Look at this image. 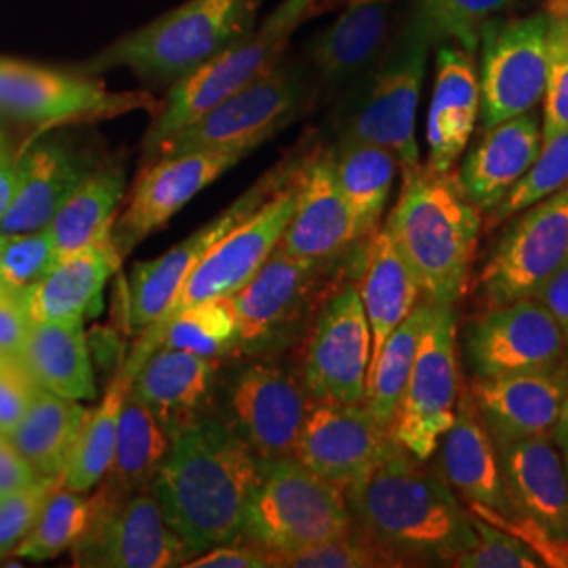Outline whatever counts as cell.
Listing matches in <instances>:
<instances>
[{
    "instance_id": "cell-1",
    "label": "cell",
    "mask_w": 568,
    "mask_h": 568,
    "mask_svg": "<svg viewBox=\"0 0 568 568\" xmlns=\"http://www.w3.org/2000/svg\"><path fill=\"white\" fill-rule=\"evenodd\" d=\"M264 469L241 432L194 417L171 434L169 455L150 487L166 525L199 556L243 537Z\"/></svg>"
},
{
    "instance_id": "cell-2",
    "label": "cell",
    "mask_w": 568,
    "mask_h": 568,
    "mask_svg": "<svg viewBox=\"0 0 568 568\" xmlns=\"http://www.w3.org/2000/svg\"><path fill=\"white\" fill-rule=\"evenodd\" d=\"M356 525L408 554L419 567L448 562L478 541L469 509L447 480L394 443L365 478L345 488Z\"/></svg>"
},
{
    "instance_id": "cell-3",
    "label": "cell",
    "mask_w": 568,
    "mask_h": 568,
    "mask_svg": "<svg viewBox=\"0 0 568 568\" xmlns=\"http://www.w3.org/2000/svg\"><path fill=\"white\" fill-rule=\"evenodd\" d=\"M384 227L422 284L424 300L436 305L462 300L483 217L450 171L422 164L403 171L400 196Z\"/></svg>"
},
{
    "instance_id": "cell-4",
    "label": "cell",
    "mask_w": 568,
    "mask_h": 568,
    "mask_svg": "<svg viewBox=\"0 0 568 568\" xmlns=\"http://www.w3.org/2000/svg\"><path fill=\"white\" fill-rule=\"evenodd\" d=\"M264 0H187L138 30L122 34L79 72L126 68L152 87H173L251 34Z\"/></svg>"
},
{
    "instance_id": "cell-5",
    "label": "cell",
    "mask_w": 568,
    "mask_h": 568,
    "mask_svg": "<svg viewBox=\"0 0 568 568\" xmlns=\"http://www.w3.org/2000/svg\"><path fill=\"white\" fill-rule=\"evenodd\" d=\"M434 42L426 23L410 13L377 63L352 82L339 138L384 145L398 159L400 171L422 164L415 122Z\"/></svg>"
},
{
    "instance_id": "cell-6",
    "label": "cell",
    "mask_w": 568,
    "mask_h": 568,
    "mask_svg": "<svg viewBox=\"0 0 568 568\" xmlns=\"http://www.w3.org/2000/svg\"><path fill=\"white\" fill-rule=\"evenodd\" d=\"M321 2L283 0L251 34L227 47L194 74L169 87L143 135L142 161L204 112L274 70L284 60L293 34L316 13Z\"/></svg>"
},
{
    "instance_id": "cell-7",
    "label": "cell",
    "mask_w": 568,
    "mask_h": 568,
    "mask_svg": "<svg viewBox=\"0 0 568 568\" xmlns=\"http://www.w3.org/2000/svg\"><path fill=\"white\" fill-rule=\"evenodd\" d=\"M302 171L283 185L272 199H267L246 222L234 227L225 239L215 244L206 253L203 262L192 270V274L185 278L173 304L166 310V314L156 325L150 326L140 335V342L135 345L133 354L122 366L121 373H124L131 382L143 365V361L159 347L161 333L164 326L171 323L173 316L206 300L236 295L244 284L257 274V270L264 265L265 260L281 243L284 230L291 222V215L297 204V194H300Z\"/></svg>"
},
{
    "instance_id": "cell-8",
    "label": "cell",
    "mask_w": 568,
    "mask_h": 568,
    "mask_svg": "<svg viewBox=\"0 0 568 568\" xmlns=\"http://www.w3.org/2000/svg\"><path fill=\"white\" fill-rule=\"evenodd\" d=\"M354 525L345 490L297 459L265 466L244 516L243 537L267 551L314 548Z\"/></svg>"
},
{
    "instance_id": "cell-9",
    "label": "cell",
    "mask_w": 568,
    "mask_h": 568,
    "mask_svg": "<svg viewBox=\"0 0 568 568\" xmlns=\"http://www.w3.org/2000/svg\"><path fill=\"white\" fill-rule=\"evenodd\" d=\"M312 102V82L302 65L283 60L262 79L225 98L201 119L161 143L143 164L164 156L217 150L241 143L264 145Z\"/></svg>"
},
{
    "instance_id": "cell-10",
    "label": "cell",
    "mask_w": 568,
    "mask_h": 568,
    "mask_svg": "<svg viewBox=\"0 0 568 568\" xmlns=\"http://www.w3.org/2000/svg\"><path fill=\"white\" fill-rule=\"evenodd\" d=\"M314 150H293L281 163L267 169L264 175L253 183L234 203L213 217L209 224L187 236L182 244H175L163 257L143 262L131 272L129 286V310L126 323L129 331L142 335L152 325H156L166 310L173 304L178 291L192 270L203 262L206 253L225 239L234 227L246 222L262 204L272 199L283 185L291 182L304 166Z\"/></svg>"
},
{
    "instance_id": "cell-11",
    "label": "cell",
    "mask_w": 568,
    "mask_h": 568,
    "mask_svg": "<svg viewBox=\"0 0 568 568\" xmlns=\"http://www.w3.org/2000/svg\"><path fill=\"white\" fill-rule=\"evenodd\" d=\"M142 108L154 114L159 102L145 91H108L103 81L84 72L0 58V114L11 119L55 126L114 119Z\"/></svg>"
},
{
    "instance_id": "cell-12",
    "label": "cell",
    "mask_w": 568,
    "mask_h": 568,
    "mask_svg": "<svg viewBox=\"0 0 568 568\" xmlns=\"http://www.w3.org/2000/svg\"><path fill=\"white\" fill-rule=\"evenodd\" d=\"M93 501L91 527L72 548L77 567L171 568L196 558V551L166 525L152 487L121 499L98 490Z\"/></svg>"
},
{
    "instance_id": "cell-13",
    "label": "cell",
    "mask_w": 568,
    "mask_h": 568,
    "mask_svg": "<svg viewBox=\"0 0 568 568\" xmlns=\"http://www.w3.org/2000/svg\"><path fill=\"white\" fill-rule=\"evenodd\" d=\"M548 11L493 20L480 32V112L485 129L530 112L544 100L549 63Z\"/></svg>"
},
{
    "instance_id": "cell-14",
    "label": "cell",
    "mask_w": 568,
    "mask_h": 568,
    "mask_svg": "<svg viewBox=\"0 0 568 568\" xmlns=\"http://www.w3.org/2000/svg\"><path fill=\"white\" fill-rule=\"evenodd\" d=\"M459 398L457 323L453 305H438L392 422V438L417 462L432 459L455 422Z\"/></svg>"
},
{
    "instance_id": "cell-15",
    "label": "cell",
    "mask_w": 568,
    "mask_h": 568,
    "mask_svg": "<svg viewBox=\"0 0 568 568\" xmlns=\"http://www.w3.org/2000/svg\"><path fill=\"white\" fill-rule=\"evenodd\" d=\"M514 217L478 276V293L488 305L535 297L567 262L568 183Z\"/></svg>"
},
{
    "instance_id": "cell-16",
    "label": "cell",
    "mask_w": 568,
    "mask_h": 568,
    "mask_svg": "<svg viewBox=\"0 0 568 568\" xmlns=\"http://www.w3.org/2000/svg\"><path fill=\"white\" fill-rule=\"evenodd\" d=\"M462 349L476 379L546 371L568 358V344L535 297L488 305L467 325Z\"/></svg>"
},
{
    "instance_id": "cell-17",
    "label": "cell",
    "mask_w": 568,
    "mask_h": 568,
    "mask_svg": "<svg viewBox=\"0 0 568 568\" xmlns=\"http://www.w3.org/2000/svg\"><path fill=\"white\" fill-rule=\"evenodd\" d=\"M257 148V143H241L164 156L143 164L121 222L112 225V239L122 257L143 239L169 224V220L180 213L199 192L217 182Z\"/></svg>"
},
{
    "instance_id": "cell-18",
    "label": "cell",
    "mask_w": 568,
    "mask_h": 568,
    "mask_svg": "<svg viewBox=\"0 0 568 568\" xmlns=\"http://www.w3.org/2000/svg\"><path fill=\"white\" fill-rule=\"evenodd\" d=\"M373 335L358 288L347 284L326 300L304 358V386L312 400L365 403Z\"/></svg>"
},
{
    "instance_id": "cell-19",
    "label": "cell",
    "mask_w": 568,
    "mask_h": 568,
    "mask_svg": "<svg viewBox=\"0 0 568 568\" xmlns=\"http://www.w3.org/2000/svg\"><path fill=\"white\" fill-rule=\"evenodd\" d=\"M394 447L392 429L361 405L312 400L295 445V459L337 487H352Z\"/></svg>"
},
{
    "instance_id": "cell-20",
    "label": "cell",
    "mask_w": 568,
    "mask_h": 568,
    "mask_svg": "<svg viewBox=\"0 0 568 568\" xmlns=\"http://www.w3.org/2000/svg\"><path fill=\"white\" fill-rule=\"evenodd\" d=\"M310 403L304 382L274 365L246 368L232 392V410L241 434L264 466L295 459Z\"/></svg>"
},
{
    "instance_id": "cell-21",
    "label": "cell",
    "mask_w": 568,
    "mask_h": 568,
    "mask_svg": "<svg viewBox=\"0 0 568 568\" xmlns=\"http://www.w3.org/2000/svg\"><path fill=\"white\" fill-rule=\"evenodd\" d=\"M568 392V358L546 371L471 379L469 396L495 447L551 434Z\"/></svg>"
},
{
    "instance_id": "cell-22",
    "label": "cell",
    "mask_w": 568,
    "mask_h": 568,
    "mask_svg": "<svg viewBox=\"0 0 568 568\" xmlns=\"http://www.w3.org/2000/svg\"><path fill=\"white\" fill-rule=\"evenodd\" d=\"M354 241L361 239L337 183L333 150H314L302 171L295 211L276 248L302 262L331 264Z\"/></svg>"
},
{
    "instance_id": "cell-23",
    "label": "cell",
    "mask_w": 568,
    "mask_h": 568,
    "mask_svg": "<svg viewBox=\"0 0 568 568\" xmlns=\"http://www.w3.org/2000/svg\"><path fill=\"white\" fill-rule=\"evenodd\" d=\"M326 265L302 262L274 248L257 274L232 295L239 316L236 344L260 347L302 323Z\"/></svg>"
},
{
    "instance_id": "cell-24",
    "label": "cell",
    "mask_w": 568,
    "mask_h": 568,
    "mask_svg": "<svg viewBox=\"0 0 568 568\" xmlns=\"http://www.w3.org/2000/svg\"><path fill=\"white\" fill-rule=\"evenodd\" d=\"M102 161L95 150H82L61 140H44L28 148L20 154L18 190L0 220V232L47 227Z\"/></svg>"
},
{
    "instance_id": "cell-25",
    "label": "cell",
    "mask_w": 568,
    "mask_h": 568,
    "mask_svg": "<svg viewBox=\"0 0 568 568\" xmlns=\"http://www.w3.org/2000/svg\"><path fill=\"white\" fill-rule=\"evenodd\" d=\"M480 79L474 55L457 44H443L427 110V169L448 173L466 152L480 116Z\"/></svg>"
},
{
    "instance_id": "cell-26",
    "label": "cell",
    "mask_w": 568,
    "mask_h": 568,
    "mask_svg": "<svg viewBox=\"0 0 568 568\" xmlns=\"http://www.w3.org/2000/svg\"><path fill=\"white\" fill-rule=\"evenodd\" d=\"M396 0H345L342 13L307 44L310 65L328 89L366 74L386 51Z\"/></svg>"
},
{
    "instance_id": "cell-27",
    "label": "cell",
    "mask_w": 568,
    "mask_h": 568,
    "mask_svg": "<svg viewBox=\"0 0 568 568\" xmlns=\"http://www.w3.org/2000/svg\"><path fill=\"white\" fill-rule=\"evenodd\" d=\"M544 143L541 121L530 112L488 126L459 169L457 183L478 211H493L525 178Z\"/></svg>"
},
{
    "instance_id": "cell-28",
    "label": "cell",
    "mask_w": 568,
    "mask_h": 568,
    "mask_svg": "<svg viewBox=\"0 0 568 568\" xmlns=\"http://www.w3.org/2000/svg\"><path fill=\"white\" fill-rule=\"evenodd\" d=\"M438 448V474L447 480L448 487L466 497L467 504L506 514L516 511L506 490L497 447L467 392L457 398L455 422Z\"/></svg>"
},
{
    "instance_id": "cell-29",
    "label": "cell",
    "mask_w": 568,
    "mask_h": 568,
    "mask_svg": "<svg viewBox=\"0 0 568 568\" xmlns=\"http://www.w3.org/2000/svg\"><path fill=\"white\" fill-rule=\"evenodd\" d=\"M516 511L568 537V471L551 434L497 447Z\"/></svg>"
},
{
    "instance_id": "cell-30",
    "label": "cell",
    "mask_w": 568,
    "mask_h": 568,
    "mask_svg": "<svg viewBox=\"0 0 568 568\" xmlns=\"http://www.w3.org/2000/svg\"><path fill=\"white\" fill-rule=\"evenodd\" d=\"M121 260L112 232L61 257L39 283L21 295L30 323L84 318L87 310L102 295L108 278L121 267Z\"/></svg>"
},
{
    "instance_id": "cell-31",
    "label": "cell",
    "mask_w": 568,
    "mask_h": 568,
    "mask_svg": "<svg viewBox=\"0 0 568 568\" xmlns=\"http://www.w3.org/2000/svg\"><path fill=\"white\" fill-rule=\"evenodd\" d=\"M365 265L358 295L365 305L366 321L373 335L371 363L379 356L392 331L422 302V284L406 264L403 253L386 227L366 236ZM371 366V365H368Z\"/></svg>"
},
{
    "instance_id": "cell-32",
    "label": "cell",
    "mask_w": 568,
    "mask_h": 568,
    "mask_svg": "<svg viewBox=\"0 0 568 568\" xmlns=\"http://www.w3.org/2000/svg\"><path fill=\"white\" fill-rule=\"evenodd\" d=\"M20 358L47 392L72 400H93L98 394L81 316L30 323Z\"/></svg>"
},
{
    "instance_id": "cell-33",
    "label": "cell",
    "mask_w": 568,
    "mask_h": 568,
    "mask_svg": "<svg viewBox=\"0 0 568 568\" xmlns=\"http://www.w3.org/2000/svg\"><path fill=\"white\" fill-rule=\"evenodd\" d=\"M215 363L175 347H156L140 366L131 392L150 406L173 434L194 419V408L209 394Z\"/></svg>"
},
{
    "instance_id": "cell-34",
    "label": "cell",
    "mask_w": 568,
    "mask_h": 568,
    "mask_svg": "<svg viewBox=\"0 0 568 568\" xmlns=\"http://www.w3.org/2000/svg\"><path fill=\"white\" fill-rule=\"evenodd\" d=\"M169 448L171 432L156 413L129 389L122 403L114 457L100 483V493L110 499H121L150 487Z\"/></svg>"
},
{
    "instance_id": "cell-35",
    "label": "cell",
    "mask_w": 568,
    "mask_h": 568,
    "mask_svg": "<svg viewBox=\"0 0 568 568\" xmlns=\"http://www.w3.org/2000/svg\"><path fill=\"white\" fill-rule=\"evenodd\" d=\"M126 169L121 161L105 159L79 185L47 225L58 255L68 257L112 232L116 211L124 199Z\"/></svg>"
},
{
    "instance_id": "cell-36",
    "label": "cell",
    "mask_w": 568,
    "mask_h": 568,
    "mask_svg": "<svg viewBox=\"0 0 568 568\" xmlns=\"http://www.w3.org/2000/svg\"><path fill=\"white\" fill-rule=\"evenodd\" d=\"M333 159L337 183L354 215L358 239H366L377 230L386 211L400 163L384 145L349 138H339L333 148Z\"/></svg>"
},
{
    "instance_id": "cell-37",
    "label": "cell",
    "mask_w": 568,
    "mask_h": 568,
    "mask_svg": "<svg viewBox=\"0 0 568 568\" xmlns=\"http://www.w3.org/2000/svg\"><path fill=\"white\" fill-rule=\"evenodd\" d=\"M87 415L79 400L41 389L9 440L39 476H61Z\"/></svg>"
},
{
    "instance_id": "cell-38",
    "label": "cell",
    "mask_w": 568,
    "mask_h": 568,
    "mask_svg": "<svg viewBox=\"0 0 568 568\" xmlns=\"http://www.w3.org/2000/svg\"><path fill=\"white\" fill-rule=\"evenodd\" d=\"M438 305L424 300L413 307L400 325L392 331L379 356L368 366L365 405L382 426L392 429L417 349L432 325Z\"/></svg>"
},
{
    "instance_id": "cell-39",
    "label": "cell",
    "mask_w": 568,
    "mask_h": 568,
    "mask_svg": "<svg viewBox=\"0 0 568 568\" xmlns=\"http://www.w3.org/2000/svg\"><path fill=\"white\" fill-rule=\"evenodd\" d=\"M129 389L131 379L124 373H119L108 387L102 403L89 410L61 474L63 487L87 493L102 483L114 457L122 403Z\"/></svg>"
},
{
    "instance_id": "cell-40",
    "label": "cell",
    "mask_w": 568,
    "mask_h": 568,
    "mask_svg": "<svg viewBox=\"0 0 568 568\" xmlns=\"http://www.w3.org/2000/svg\"><path fill=\"white\" fill-rule=\"evenodd\" d=\"M270 567L278 568H403L419 567L408 554L352 525L335 539L297 551H267Z\"/></svg>"
},
{
    "instance_id": "cell-41",
    "label": "cell",
    "mask_w": 568,
    "mask_h": 568,
    "mask_svg": "<svg viewBox=\"0 0 568 568\" xmlns=\"http://www.w3.org/2000/svg\"><path fill=\"white\" fill-rule=\"evenodd\" d=\"M95 511L93 497L60 487L47 499L37 525L11 556L28 560H51L74 548L91 527Z\"/></svg>"
},
{
    "instance_id": "cell-42",
    "label": "cell",
    "mask_w": 568,
    "mask_h": 568,
    "mask_svg": "<svg viewBox=\"0 0 568 568\" xmlns=\"http://www.w3.org/2000/svg\"><path fill=\"white\" fill-rule=\"evenodd\" d=\"M239 342V316L234 297H215L192 305L164 326L159 347H175L203 358H217Z\"/></svg>"
},
{
    "instance_id": "cell-43",
    "label": "cell",
    "mask_w": 568,
    "mask_h": 568,
    "mask_svg": "<svg viewBox=\"0 0 568 568\" xmlns=\"http://www.w3.org/2000/svg\"><path fill=\"white\" fill-rule=\"evenodd\" d=\"M410 4L434 41H450L474 55L485 23L504 13L514 0H410Z\"/></svg>"
},
{
    "instance_id": "cell-44",
    "label": "cell",
    "mask_w": 568,
    "mask_h": 568,
    "mask_svg": "<svg viewBox=\"0 0 568 568\" xmlns=\"http://www.w3.org/2000/svg\"><path fill=\"white\" fill-rule=\"evenodd\" d=\"M568 183V129L551 135L541 143V150L530 164L525 178L509 190L508 196L490 211V224H504L539 203L549 194L558 192Z\"/></svg>"
},
{
    "instance_id": "cell-45",
    "label": "cell",
    "mask_w": 568,
    "mask_h": 568,
    "mask_svg": "<svg viewBox=\"0 0 568 568\" xmlns=\"http://www.w3.org/2000/svg\"><path fill=\"white\" fill-rule=\"evenodd\" d=\"M60 262L47 227L34 232H0V288L23 295Z\"/></svg>"
},
{
    "instance_id": "cell-46",
    "label": "cell",
    "mask_w": 568,
    "mask_h": 568,
    "mask_svg": "<svg viewBox=\"0 0 568 568\" xmlns=\"http://www.w3.org/2000/svg\"><path fill=\"white\" fill-rule=\"evenodd\" d=\"M467 509L493 527L506 530L516 537L525 548L541 562L544 568H568V537L554 532L548 527L535 523L520 511H497V509L467 504Z\"/></svg>"
},
{
    "instance_id": "cell-47",
    "label": "cell",
    "mask_w": 568,
    "mask_h": 568,
    "mask_svg": "<svg viewBox=\"0 0 568 568\" xmlns=\"http://www.w3.org/2000/svg\"><path fill=\"white\" fill-rule=\"evenodd\" d=\"M60 485L61 476H41L30 487L0 497V558L11 556L28 537L47 499Z\"/></svg>"
},
{
    "instance_id": "cell-48",
    "label": "cell",
    "mask_w": 568,
    "mask_h": 568,
    "mask_svg": "<svg viewBox=\"0 0 568 568\" xmlns=\"http://www.w3.org/2000/svg\"><path fill=\"white\" fill-rule=\"evenodd\" d=\"M541 102V135L548 140L568 129V18L549 21L548 81Z\"/></svg>"
},
{
    "instance_id": "cell-49",
    "label": "cell",
    "mask_w": 568,
    "mask_h": 568,
    "mask_svg": "<svg viewBox=\"0 0 568 568\" xmlns=\"http://www.w3.org/2000/svg\"><path fill=\"white\" fill-rule=\"evenodd\" d=\"M471 514V511H469ZM478 541L474 548L457 554L448 567L455 568H544L516 537L493 527L471 514Z\"/></svg>"
},
{
    "instance_id": "cell-50",
    "label": "cell",
    "mask_w": 568,
    "mask_h": 568,
    "mask_svg": "<svg viewBox=\"0 0 568 568\" xmlns=\"http://www.w3.org/2000/svg\"><path fill=\"white\" fill-rule=\"evenodd\" d=\"M41 389L20 356L0 358V434L16 429Z\"/></svg>"
},
{
    "instance_id": "cell-51",
    "label": "cell",
    "mask_w": 568,
    "mask_h": 568,
    "mask_svg": "<svg viewBox=\"0 0 568 568\" xmlns=\"http://www.w3.org/2000/svg\"><path fill=\"white\" fill-rule=\"evenodd\" d=\"M185 568H270L267 549L248 539L246 544H224L217 548L206 549L183 565Z\"/></svg>"
},
{
    "instance_id": "cell-52",
    "label": "cell",
    "mask_w": 568,
    "mask_h": 568,
    "mask_svg": "<svg viewBox=\"0 0 568 568\" xmlns=\"http://www.w3.org/2000/svg\"><path fill=\"white\" fill-rule=\"evenodd\" d=\"M28 328L30 318L21 295L0 288V358L20 356Z\"/></svg>"
},
{
    "instance_id": "cell-53",
    "label": "cell",
    "mask_w": 568,
    "mask_h": 568,
    "mask_svg": "<svg viewBox=\"0 0 568 568\" xmlns=\"http://www.w3.org/2000/svg\"><path fill=\"white\" fill-rule=\"evenodd\" d=\"M41 476L30 466L9 436L0 434V497L30 487Z\"/></svg>"
},
{
    "instance_id": "cell-54",
    "label": "cell",
    "mask_w": 568,
    "mask_h": 568,
    "mask_svg": "<svg viewBox=\"0 0 568 568\" xmlns=\"http://www.w3.org/2000/svg\"><path fill=\"white\" fill-rule=\"evenodd\" d=\"M535 300L546 307L568 344V260L541 284Z\"/></svg>"
},
{
    "instance_id": "cell-55",
    "label": "cell",
    "mask_w": 568,
    "mask_h": 568,
    "mask_svg": "<svg viewBox=\"0 0 568 568\" xmlns=\"http://www.w3.org/2000/svg\"><path fill=\"white\" fill-rule=\"evenodd\" d=\"M20 178V156L11 150L9 140L0 133V220L13 203Z\"/></svg>"
},
{
    "instance_id": "cell-56",
    "label": "cell",
    "mask_w": 568,
    "mask_h": 568,
    "mask_svg": "<svg viewBox=\"0 0 568 568\" xmlns=\"http://www.w3.org/2000/svg\"><path fill=\"white\" fill-rule=\"evenodd\" d=\"M551 438L556 443V447L560 448L562 457H568V392L562 408H560V415H558V422L556 427L551 432Z\"/></svg>"
},
{
    "instance_id": "cell-57",
    "label": "cell",
    "mask_w": 568,
    "mask_h": 568,
    "mask_svg": "<svg viewBox=\"0 0 568 568\" xmlns=\"http://www.w3.org/2000/svg\"><path fill=\"white\" fill-rule=\"evenodd\" d=\"M546 11L551 18H568V0H548Z\"/></svg>"
},
{
    "instance_id": "cell-58",
    "label": "cell",
    "mask_w": 568,
    "mask_h": 568,
    "mask_svg": "<svg viewBox=\"0 0 568 568\" xmlns=\"http://www.w3.org/2000/svg\"><path fill=\"white\" fill-rule=\"evenodd\" d=\"M565 464H567V471H568V457H565Z\"/></svg>"
}]
</instances>
